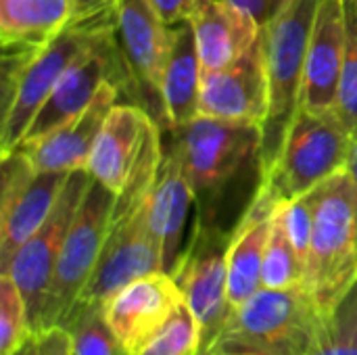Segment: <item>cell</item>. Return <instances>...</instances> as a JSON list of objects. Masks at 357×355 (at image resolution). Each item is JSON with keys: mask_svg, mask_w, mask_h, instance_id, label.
Masks as SVG:
<instances>
[{"mask_svg": "<svg viewBox=\"0 0 357 355\" xmlns=\"http://www.w3.org/2000/svg\"><path fill=\"white\" fill-rule=\"evenodd\" d=\"M117 10L73 17L48 44L29 52H4L0 157L15 151L36 113L67 69L115 36Z\"/></svg>", "mask_w": 357, "mask_h": 355, "instance_id": "1", "label": "cell"}, {"mask_svg": "<svg viewBox=\"0 0 357 355\" xmlns=\"http://www.w3.org/2000/svg\"><path fill=\"white\" fill-rule=\"evenodd\" d=\"M320 0H287L264 25L268 73V117L257 155L259 180L272 169L282 142L301 111L307 42Z\"/></svg>", "mask_w": 357, "mask_h": 355, "instance_id": "2", "label": "cell"}, {"mask_svg": "<svg viewBox=\"0 0 357 355\" xmlns=\"http://www.w3.org/2000/svg\"><path fill=\"white\" fill-rule=\"evenodd\" d=\"M357 280V213L354 186L341 172L314 188V230L303 287L328 316Z\"/></svg>", "mask_w": 357, "mask_h": 355, "instance_id": "3", "label": "cell"}, {"mask_svg": "<svg viewBox=\"0 0 357 355\" xmlns=\"http://www.w3.org/2000/svg\"><path fill=\"white\" fill-rule=\"evenodd\" d=\"M322 318L303 285L291 289L261 287L230 310L213 345L261 349L276 355H307Z\"/></svg>", "mask_w": 357, "mask_h": 355, "instance_id": "4", "label": "cell"}, {"mask_svg": "<svg viewBox=\"0 0 357 355\" xmlns=\"http://www.w3.org/2000/svg\"><path fill=\"white\" fill-rule=\"evenodd\" d=\"M354 136L335 115L299 111L282 149L257 188L274 201H289L318 188L328 178L347 172Z\"/></svg>", "mask_w": 357, "mask_h": 355, "instance_id": "5", "label": "cell"}, {"mask_svg": "<svg viewBox=\"0 0 357 355\" xmlns=\"http://www.w3.org/2000/svg\"><path fill=\"white\" fill-rule=\"evenodd\" d=\"M232 230H224L215 220L197 218L192 236L172 272L186 305L201 326V347H209L220 337L228 314V247Z\"/></svg>", "mask_w": 357, "mask_h": 355, "instance_id": "6", "label": "cell"}, {"mask_svg": "<svg viewBox=\"0 0 357 355\" xmlns=\"http://www.w3.org/2000/svg\"><path fill=\"white\" fill-rule=\"evenodd\" d=\"M115 197L107 186L90 182L61 247L40 331L59 324L88 285L111 230Z\"/></svg>", "mask_w": 357, "mask_h": 355, "instance_id": "7", "label": "cell"}, {"mask_svg": "<svg viewBox=\"0 0 357 355\" xmlns=\"http://www.w3.org/2000/svg\"><path fill=\"white\" fill-rule=\"evenodd\" d=\"M172 132V149L180 155L197 199L224 188L251 159H257L261 146V128L203 115Z\"/></svg>", "mask_w": 357, "mask_h": 355, "instance_id": "8", "label": "cell"}, {"mask_svg": "<svg viewBox=\"0 0 357 355\" xmlns=\"http://www.w3.org/2000/svg\"><path fill=\"white\" fill-rule=\"evenodd\" d=\"M92 178L86 169L69 174L63 192L46 218V222L15 251L8 266L0 274H8L19 287L29 316L31 331H40L42 316L46 308L48 289L52 282L54 266L69 232V226L84 201V195L90 186Z\"/></svg>", "mask_w": 357, "mask_h": 355, "instance_id": "9", "label": "cell"}, {"mask_svg": "<svg viewBox=\"0 0 357 355\" xmlns=\"http://www.w3.org/2000/svg\"><path fill=\"white\" fill-rule=\"evenodd\" d=\"M0 169V272L15 251L46 222L69 174L38 172L19 149L2 155Z\"/></svg>", "mask_w": 357, "mask_h": 355, "instance_id": "10", "label": "cell"}, {"mask_svg": "<svg viewBox=\"0 0 357 355\" xmlns=\"http://www.w3.org/2000/svg\"><path fill=\"white\" fill-rule=\"evenodd\" d=\"M153 272H163V251L142 205L128 218L111 222L96 268L77 301L105 305L126 285Z\"/></svg>", "mask_w": 357, "mask_h": 355, "instance_id": "11", "label": "cell"}, {"mask_svg": "<svg viewBox=\"0 0 357 355\" xmlns=\"http://www.w3.org/2000/svg\"><path fill=\"white\" fill-rule=\"evenodd\" d=\"M107 82H115L117 86H121V90L134 86L126 59L117 44V36L98 44L67 69V73L59 80V84L52 88V92L36 113L21 142L46 136L65 121L73 119L96 98Z\"/></svg>", "mask_w": 357, "mask_h": 355, "instance_id": "12", "label": "cell"}, {"mask_svg": "<svg viewBox=\"0 0 357 355\" xmlns=\"http://www.w3.org/2000/svg\"><path fill=\"white\" fill-rule=\"evenodd\" d=\"M199 115L264 128L268 117V73L264 33L236 63L201 73Z\"/></svg>", "mask_w": 357, "mask_h": 355, "instance_id": "13", "label": "cell"}, {"mask_svg": "<svg viewBox=\"0 0 357 355\" xmlns=\"http://www.w3.org/2000/svg\"><path fill=\"white\" fill-rule=\"evenodd\" d=\"M182 303L184 295L174 276L153 272L126 285L105 301L102 312L121 347L130 355H138Z\"/></svg>", "mask_w": 357, "mask_h": 355, "instance_id": "14", "label": "cell"}, {"mask_svg": "<svg viewBox=\"0 0 357 355\" xmlns=\"http://www.w3.org/2000/svg\"><path fill=\"white\" fill-rule=\"evenodd\" d=\"M345 56V0H320L305 54L301 109L335 115ZM339 115V113H337Z\"/></svg>", "mask_w": 357, "mask_h": 355, "instance_id": "15", "label": "cell"}, {"mask_svg": "<svg viewBox=\"0 0 357 355\" xmlns=\"http://www.w3.org/2000/svg\"><path fill=\"white\" fill-rule=\"evenodd\" d=\"M121 92V86H117L115 82H107L96 98L73 119L65 121L46 136L21 142L17 149L27 155L38 172L73 174L86 169L100 128L113 105L119 103Z\"/></svg>", "mask_w": 357, "mask_h": 355, "instance_id": "16", "label": "cell"}, {"mask_svg": "<svg viewBox=\"0 0 357 355\" xmlns=\"http://www.w3.org/2000/svg\"><path fill=\"white\" fill-rule=\"evenodd\" d=\"M117 44L126 59L132 84L157 96L174 46V27L165 25L144 0H121L117 6Z\"/></svg>", "mask_w": 357, "mask_h": 355, "instance_id": "17", "label": "cell"}, {"mask_svg": "<svg viewBox=\"0 0 357 355\" xmlns=\"http://www.w3.org/2000/svg\"><path fill=\"white\" fill-rule=\"evenodd\" d=\"M153 121L149 111L136 103L113 105L86 165L90 178L119 195L128 184Z\"/></svg>", "mask_w": 357, "mask_h": 355, "instance_id": "18", "label": "cell"}, {"mask_svg": "<svg viewBox=\"0 0 357 355\" xmlns=\"http://www.w3.org/2000/svg\"><path fill=\"white\" fill-rule=\"evenodd\" d=\"M201 67L224 69L245 56L261 38L264 23L232 0H209L190 21Z\"/></svg>", "mask_w": 357, "mask_h": 355, "instance_id": "19", "label": "cell"}, {"mask_svg": "<svg viewBox=\"0 0 357 355\" xmlns=\"http://www.w3.org/2000/svg\"><path fill=\"white\" fill-rule=\"evenodd\" d=\"M197 195L190 186L186 169L180 155L169 149L163 155L157 180L146 197V220L161 243L163 251V272L172 274L180 255H182V236L188 220L190 205Z\"/></svg>", "mask_w": 357, "mask_h": 355, "instance_id": "20", "label": "cell"}, {"mask_svg": "<svg viewBox=\"0 0 357 355\" xmlns=\"http://www.w3.org/2000/svg\"><path fill=\"white\" fill-rule=\"evenodd\" d=\"M278 201L257 188L251 203L232 228L228 247V303L230 310L261 289L264 253Z\"/></svg>", "mask_w": 357, "mask_h": 355, "instance_id": "21", "label": "cell"}, {"mask_svg": "<svg viewBox=\"0 0 357 355\" xmlns=\"http://www.w3.org/2000/svg\"><path fill=\"white\" fill-rule=\"evenodd\" d=\"M75 17L73 0H0L4 52H29L54 40Z\"/></svg>", "mask_w": 357, "mask_h": 355, "instance_id": "22", "label": "cell"}, {"mask_svg": "<svg viewBox=\"0 0 357 355\" xmlns=\"http://www.w3.org/2000/svg\"><path fill=\"white\" fill-rule=\"evenodd\" d=\"M201 61L190 23L174 27V46L161 80V113L169 130L182 128L199 115Z\"/></svg>", "mask_w": 357, "mask_h": 355, "instance_id": "23", "label": "cell"}, {"mask_svg": "<svg viewBox=\"0 0 357 355\" xmlns=\"http://www.w3.org/2000/svg\"><path fill=\"white\" fill-rule=\"evenodd\" d=\"M59 324L69 331L75 355H130L109 328L98 303L75 301Z\"/></svg>", "mask_w": 357, "mask_h": 355, "instance_id": "24", "label": "cell"}, {"mask_svg": "<svg viewBox=\"0 0 357 355\" xmlns=\"http://www.w3.org/2000/svg\"><path fill=\"white\" fill-rule=\"evenodd\" d=\"M305 268L299 259L291 236L282 224L278 213V203L272 216V228L264 253V268H261V287L268 289H291L303 285Z\"/></svg>", "mask_w": 357, "mask_h": 355, "instance_id": "25", "label": "cell"}, {"mask_svg": "<svg viewBox=\"0 0 357 355\" xmlns=\"http://www.w3.org/2000/svg\"><path fill=\"white\" fill-rule=\"evenodd\" d=\"M307 355H357V280L341 303L322 318Z\"/></svg>", "mask_w": 357, "mask_h": 355, "instance_id": "26", "label": "cell"}, {"mask_svg": "<svg viewBox=\"0 0 357 355\" xmlns=\"http://www.w3.org/2000/svg\"><path fill=\"white\" fill-rule=\"evenodd\" d=\"M33 335L25 299L8 274H0V355H13Z\"/></svg>", "mask_w": 357, "mask_h": 355, "instance_id": "27", "label": "cell"}, {"mask_svg": "<svg viewBox=\"0 0 357 355\" xmlns=\"http://www.w3.org/2000/svg\"><path fill=\"white\" fill-rule=\"evenodd\" d=\"M201 349V326L186 305L169 318V322L140 349L138 355H197Z\"/></svg>", "mask_w": 357, "mask_h": 355, "instance_id": "28", "label": "cell"}, {"mask_svg": "<svg viewBox=\"0 0 357 355\" xmlns=\"http://www.w3.org/2000/svg\"><path fill=\"white\" fill-rule=\"evenodd\" d=\"M337 113L351 136L357 134V0H345V56Z\"/></svg>", "mask_w": 357, "mask_h": 355, "instance_id": "29", "label": "cell"}, {"mask_svg": "<svg viewBox=\"0 0 357 355\" xmlns=\"http://www.w3.org/2000/svg\"><path fill=\"white\" fill-rule=\"evenodd\" d=\"M278 213L305 268L310 243H312V230H314V190L289 201H278Z\"/></svg>", "mask_w": 357, "mask_h": 355, "instance_id": "30", "label": "cell"}, {"mask_svg": "<svg viewBox=\"0 0 357 355\" xmlns=\"http://www.w3.org/2000/svg\"><path fill=\"white\" fill-rule=\"evenodd\" d=\"M149 8L169 27L190 23L209 0H144Z\"/></svg>", "mask_w": 357, "mask_h": 355, "instance_id": "31", "label": "cell"}, {"mask_svg": "<svg viewBox=\"0 0 357 355\" xmlns=\"http://www.w3.org/2000/svg\"><path fill=\"white\" fill-rule=\"evenodd\" d=\"M33 337H36V355H75L73 339L63 324L46 326L33 333Z\"/></svg>", "mask_w": 357, "mask_h": 355, "instance_id": "32", "label": "cell"}, {"mask_svg": "<svg viewBox=\"0 0 357 355\" xmlns=\"http://www.w3.org/2000/svg\"><path fill=\"white\" fill-rule=\"evenodd\" d=\"M73 2H75V17H86V15L117 10L121 0H73Z\"/></svg>", "mask_w": 357, "mask_h": 355, "instance_id": "33", "label": "cell"}, {"mask_svg": "<svg viewBox=\"0 0 357 355\" xmlns=\"http://www.w3.org/2000/svg\"><path fill=\"white\" fill-rule=\"evenodd\" d=\"M232 2L249 8L264 25L268 23V19H270V0H232Z\"/></svg>", "mask_w": 357, "mask_h": 355, "instance_id": "34", "label": "cell"}, {"mask_svg": "<svg viewBox=\"0 0 357 355\" xmlns=\"http://www.w3.org/2000/svg\"><path fill=\"white\" fill-rule=\"evenodd\" d=\"M347 174H349V178H351V186H354V199H356V213H357V134H354V142H351V155H349Z\"/></svg>", "mask_w": 357, "mask_h": 355, "instance_id": "35", "label": "cell"}, {"mask_svg": "<svg viewBox=\"0 0 357 355\" xmlns=\"http://www.w3.org/2000/svg\"><path fill=\"white\" fill-rule=\"evenodd\" d=\"M215 355H276L270 352H261V349H245V347H218L213 345Z\"/></svg>", "mask_w": 357, "mask_h": 355, "instance_id": "36", "label": "cell"}, {"mask_svg": "<svg viewBox=\"0 0 357 355\" xmlns=\"http://www.w3.org/2000/svg\"><path fill=\"white\" fill-rule=\"evenodd\" d=\"M13 355H36V337L31 335Z\"/></svg>", "mask_w": 357, "mask_h": 355, "instance_id": "37", "label": "cell"}, {"mask_svg": "<svg viewBox=\"0 0 357 355\" xmlns=\"http://www.w3.org/2000/svg\"><path fill=\"white\" fill-rule=\"evenodd\" d=\"M284 2H287V0H270V17H272V15H274V13L280 8Z\"/></svg>", "mask_w": 357, "mask_h": 355, "instance_id": "38", "label": "cell"}, {"mask_svg": "<svg viewBox=\"0 0 357 355\" xmlns=\"http://www.w3.org/2000/svg\"><path fill=\"white\" fill-rule=\"evenodd\" d=\"M197 355H215V349H213V345H209V347H201Z\"/></svg>", "mask_w": 357, "mask_h": 355, "instance_id": "39", "label": "cell"}]
</instances>
